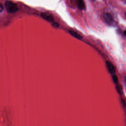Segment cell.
<instances>
[{
	"instance_id": "cell-1",
	"label": "cell",
	"mask_w": 126,
	"mask_h": 126,
	"mask_svg": "<svg viewBox=\"0 0 126 126\" xmlns=\"http://www.w3.org/2000/svg\"><path fill=\"white\" fill-rule=\"evenodd\" d=\"M7 12L10 13H14L18 11L17 5L11 1H6L5 4Z\"/></svg>"
},
{
	"instance_id": "cell-2",
	"label": "cell",
	"mask_w": 126,
	"mask_h": 126,
	"mask_svg": "<svg viewBox=\"0 0 126 126\" xmlns=\"http://www.w3.org/2000/svg\"><path fill=\"white\" fill-rule=\"evenodd\" d=\"M103 18L106 23L109 25H112L114 23V20L110 13H105L103 15Z\"/></svg>"
},
{
	"instance_id": "cell-3",
	"label": "cell",
	"mask_w": 126,
	"mask_h": 126,
	"mask_svg": "<svg viewBox=\"0 0 126 126\" xmlns=\"http://www.w3.org/2000/svg\"><path fill=\"white\" fill-rule=\"evenodd\" d=\"M40 16L44 19V20L47 21L49 22H53L54 21V18L53 16L50 13L46 12H42L40 14Z\"/></svg>"
},
{
	"instance_id": "cell-4",
	"label": "cell",
	"mask_w": 126,
	"mask_h": 126,
	"mask_svg": "<svg viewBox=\"0 0 126 126\" xmlns=\"http://www.w3.org/2000/svg\"><path fill=\"white\" fill-rule=\"evenodd\" d=\"M106 65L109 72L112 74H115L116 73V69L113 65L109 61H107L106 62Z\"/></svg>"
},
{
	"instance_id": "cell-5",
	"label": "cell",
	"mask_w": 126,
	"mask_h": 126,
	"mask_svg": "<svg viewBox=\"0 0 126 126\" xmlns=\"http://www.w3.org/2000/svg\"><path fill=\"white\" fill-rule=\"evenodd\" d=\"M77 5L78 8L80 10H84L86 9L85 4L84 0H77Z\"/></svg>"
},
{
	"instance_id": "cell-6",
	"label": "cell",
	"mask_w": 126,
	"mask_h": 126,
	"mask_svg": "<svg viewBox=\"0 0 126 126\" xmlns=\"http://www.w3.org/2000/svg\"><path fill=\"white\" fill-rule=\"evenodd\" d=\"M68 33L71 34L72 36H73V37L78 39H80V40H81L82 39V37L81 36H80V35L78 34L77 32L73 31V30H68Z\"/></svg>"
},
{
	"instance_id": "cell-7",
	"label": "cell",
	"mask_w": 126,
	"mask_h": 126,
	"mask_svg": "<svg viewBox=\"0 0 126 126\" xmlns=\"http://www.w3.org/2000/svg\"><path fill=\"white\" fill-rule=\"evenodd\" d=\"M116 88L117 90V92H118V93L120 94V95H122L123 94V89H122V88L121 87V86L119 85H117L116 86Z\"/></svg>"
},
{
	"instance_id": "cell-8",
	"label": "cell",
	"mask_w": 126,
	"mask_h": 126,
	"mask_svg": "<svg viewBox=\"0 0 126 126\" xmlns=\"http://www.w3.org/2000/svg\"><path fill=\"white\" fill-rule=\"evenodd\" d=\"M112 78H113V80L114 81V82L115 83H117L118 81V78L117 76L115 75H113L112 76Z\"/></svg>"
},
{
	"instance_id": "cell-9",
	"label": "cell",
	"mask_w": 126,
	"mask_h": 126,
	"mask_svg": "<svg viewBox=\"0 0 126 126\" xmlns=\"http://www.w3.org/2000/svg\"><path fill=\"white\" fill-rule=\"evenodd\" d=\"M52 25H53L54 27H56V28H57V27H58L59 26V24H58V23H57V22H52Z\"/></svg>"
},
{
	"instance_id": "cell-10",
	"label": "cell",
	"mask_w": 126,
	"mask_h": 126,
	"mask_svg": "<svg viewBox=\"0 0 126 126\" xmlns=\"http://www.w3.org/2000/svg\"><path fill=\"white\" fill-rule=\"evenodd\" d=\"M4 9V6L2 4L0 5V12H2L3 11Z\"/></svg>"
},
{
	"instance_id": "cell-11",
	"label": "cell",
	"mask_w": 126,
	"mask_h": 126,
	"mask_svg": "<svg viewBox=\"0 0 126 126\" xmlns=\"http://www.w3.org/2000/svg\"><path fill=\"white\" fill-rule=\"evenodd\" d=\"M124 34H125V36H126V31L124 32Z\"/></svg>"
},
{
	"instance_id": "cell-12",
	"label": "cell",
	"mask_w": 126,
	"mask_h": 126,
	"mask_svg": "<svg viewBox=\"0 0 126 126\" xmlns=\"http://www.w3.org/2000/svg\"><path fill=\"white\" fill-rule=\"evenodd\" d=\"M123 1L125 3H126V0H123Z\"/></svg>"
}]
</instances>
